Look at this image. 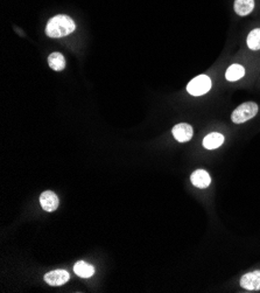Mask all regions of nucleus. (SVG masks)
Here are the masks:
<instances>
[{"label": "nucleus", "instance_id": "obj_1", "mask_svg": "<svg viewBox=\"0 0 260 293\" xmlns=\"http://www.w3.org/2000/svg\"><path fill=\"white\" fill-rule=\"evenodd\" d=\"M76 29L75 21L70 17L64 14H57L50 18L46 26V34L52 39L67 36Z\"/></svg>", "mask_w": 260, "mask_h": 293}, {"label": "nucleus", "instance_id": "obj_2", "mask_svg": "<svg viewBox=\"0 0 260 293\" xmlns=\"http://www.w3.org/2000/svg\"><path fill=\"white\" fill-rule=\"evenodd\" d=\"M259 106L254 102H245L237 107V109L231 115V121L235 124H243L247 121H250L258 114Z\"/></svg>", "mask_w": 260, "mask_h": 293}, {"label": "nucleus", "instance_id": "obj_3", "mask_svg": "<svg viewBox=\"0 0 260 293\" xmlns=\"http://www.w3.org/2000/svg\"><path fill=\"white\" fill-rule=\"evenodd\" d=\"M211 80L207 75H199L193 79L187 86V91L193 96L205 95L211 89Z\"/></svg>", "mask_w": 260, "mask_h": 293}, {"label": "nucleus", "instance_id": "obj_4", "mask_svg": "<svg viewBox=\"0 0 260 293\" xmlns=\"http://www.w3.org/2000/svg\"><path fill=\"white\" fill-rule=\"evenodd\" d=\"M69 278H70V276L65 270H54V271L45 275V281L50 286H61V285L67 283Z\"/></svg>", "mask_w": 260, "mask_h": 293}, {"label": "nucleus", "instance_id": "obj_5", "mask_svg": "<svg viewBox=\"0 0 260 293\" xmlns=\"http://www.w3.org/2000/svg\"><path fill=\"white\" fill-rule=\"evenodd\" d=\"M240 286L247 291H259L260 290V271H253L245 273L240 278Z\"/></svg>", "mask_w": 260, "mask_h": 293}, {"label": "nucleus", "instance_id": "obj_6", "mask_svg": "<svg viewBox=\"0 0 260 293\" xmlns=\"http://www.w3.org/2000/svg\"><path fill=\"white\" fill-rule=\"evenodd\" d=\"M173 136L178 142H187L194 136V129L187 123H180L173 128Z\"/></svg>", "mask_w": 260, "mask_h": 293}, {"label": "nucleus", "instance_id": "obj_7", "mask_svg": "<svg viewBox=\"0 0 260 293\" xmlns=\"http://www.w3.org/2000/svg\"><path fill=\"white\" fill-rule=\"evenodd\" d=\"M59 198L52 191H46L40 195V204L46 211H55L59 208Z\"/></svg>", "mask_w": 260, "mask_h": 293}, {"label": "nucleus", "instance_id": "obj_8", "mask_svg": "<svg viewBox=\"0 0 260 293\" xmlns=\"http://www.w3.org/2000/svg\"><path fill=\"white\" fill-rule=\"evenodd\" d=\"M190 181L194 186L197 188H207L210 186L211 184V178L209 175V173L204 169H197L190 176Z\"/></svg>", "mask_w": 260, "mask_h": 293}, {"label": "nucleus", "instance_id": "obj_9", "mask_svg": "<svg viewBox=\"0 0 260 293\" xmlns=\"http://www.w3.org/2000/svg\"><path fill=\"white\" fill-rule=\"evenodd\" d=\"M224 142V136L218 132H211L204 137L203 146L207 150H216L220 148Z\"/></svg>", "mask_w": 260, "mask_h": 293}, {"label": "nucleus", "instance_id": "obj_10", "mask_svg": "<svg viewBox=\"0 0 260 293\" xmlns=\"http://www.w3.org/2000/svg\"><path fill=\"white\" fill-rule=\"evenodd\" d=\"M73 272L81 278H90L95 275V268L87 262L80 261L73 265Z\"/></svg>", "mask_w": 260, "mask_h": 293}, {"label": "nucleus", "instance_id": "obj_11", "mask_svg": "<svg viewBox=\"0 0 260 293\" xmlns=\"http://www.w3.org/2000/svg\"><path fill=\"white\" fill-rule=\"evenodd\" d=\"M234 9L235 12L240 17H245L253 11L254 0H235Z\"/></svg>", "mask_w": 260, "mask_h": 293}, {"label": "nucleus", "instance_id": "obj_12", "mask_svg": "<svg viewBox=\"0 0 260 293\" xmlns=\"http://www.w3.org/2000/svg\"><path fill=\"white\" fill-rule=\"evenodd\" d=\"M245 75V69H244L243 65L240 64H231L230 67L228 68L227 72H225V79H227L229 82H236L244 77Z\"/></svg>", "mask_w": 260, "mask_h": 293}, {"label": "nucleus", "instance_id": "obj_13", "mask_svg": "<svg viewBox=\"0 0 260 293\" xmlns=\"http://www.w3.org/2000/svg\"><path fill=\"white\" fill-rule=\"evenodd\" d=\"M49 67L55 71H61L65 68V59L61 53H52L48 57Z\"/></svg>", "mask_w": 260, "mask_h": 293}, {"label": "nucleus", "instance_id": "obj_14", "mask_svg": "<svg viewBox=\"0 0 260 293\" xmlns=\"http://www.w3.org/2000/svg\"><path fill=\"white\" fill-rule=\"evenodd\" d=\"M247 47L251 51H259L260 49V28H255L251 30L247 35Z\"/></svg>", "mask_w": 260, "mask_h": 293}]
</instances>
